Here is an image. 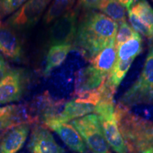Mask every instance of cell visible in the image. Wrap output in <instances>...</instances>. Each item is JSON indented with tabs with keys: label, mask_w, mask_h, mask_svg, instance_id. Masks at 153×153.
<instances>
[{
	"label": "cell",
	"mask_w": 153,
	"mask_h": 153,
	"mask_svg": "<svg viewBox=\"0 0 153 153\" xmlns=\"http://www.w3.org/2000/svg\"><path fill=\"white\" fill-rule=\"evenodd\" d=\"M28 0H0V19L8 18L19 10Z\"/></svg>",
	"instance_id": "cell-23"
},
{
	"label": "cell",
	"mask_w": 153,
	"mask_h": 153,
	"mask_svg": "<svg viewBox=\"0 0 153 153\" xmlns=\"http://www.w3.org/2000/svg\"><path fill=\"white\" fill-rule=\"evenodd\" d=\"M118 104L126 108L153 105V43L150 42L143 70L138 78L123 94Z\"/></svg>",
	"instance_id": "cell-3"
},
{
	"label": "cell",
	"mask_w": 153,
	"mask_h": 153,
	"mask_svg": "<svg viewBox=\"0 0 153 153\" xmlns=\"http://www.w3.org/2000/svg\"><path fill=\"white\" fill-rule=\"evenodd\" d=\"M119 24V28L116 34V43H115L116 49H118L126 41H128L130 38H131L137 33L133 27L128 24L127 22L120 23Z\"/></svg>",
	"instance_id": "cell-25"
},
{
	"label": "cell",
	"mask_w": 153,
	"mask_h": 153,
	"mask_svg": "<svg viewBox=\"0 0 153 153\" xmlns=\"http://www.w3.org/2000/svg\"><path fill=\"white\" fill-rule=\"evenodd\" d=\"M99 9L116 23L126 22L125 7L117 0H103Z\"/></svg>",
	"instance_id": "cell-20"
},
{
	"label": "cell",
	"mask_w": 153,
	"mask_h": 153,
	"mask_svg": "<svg viewBox=\"0 0 153 153\" xmlns=\"http://www.w3.org/2000/svg\"><path fill=\"white\" fill-rule=\"evenodd\" d=\"M30 75L24 68H11L0 82V105L16 102L22 99L29 83Z\"/></svg>",
	"instance_id": "cell-7"
},
{
	"label": "cell",
	"mask_w": 153,
	"mask_h": 153,
	"mask_svg": "<svg viewBox=\"0 0 153 153\" xmlns=\"http://www.w3.org/2000/svg\"><path fill=\"white\" fill-rule=\"evenodd\" d=\"M76 0H53L45 14L43 22L45 24H53L56 19L73 9Z\"/></svg>",
	"instance_id": "cell-19"
},
{
	"label": "cell",
	"mask_w": 153,
	"mask_h": 153,
	"mask_svg": "<svg viewBox=\"0 0 153 153\" xmlns=\"http://www.w3.org/2000/svg\"><path fill=\"white\" fill-rule=\"evenodd\" d=\"M1 135H0V138H1Z\"/></svg>",
	"instance_id": "cell-29"
},
{
	"label": "cell",
	"mask_w": 153,
	"mask_h": 153,
	"mask_svg": "<svg viewBox=\"0 0 153 153\" xmlns=\"http://www.w3.org/2000/svg\"><path fill=\"white\" fill-rule=\"evenodd\" d=\"M79 11L80 8L76 5L53 23L48 32L51 45H72L77 30Z\"/></svg>",
	"instance_id": "cell-8"
},
{
	"label": "cell",
	"mask_w": 153,
	"mask_h": 153,
	"mask_svg": "<svg viewBox=\"0 0 153 153\" xmlns=\"http://www.w3.org/2000/svg\"><path fill=\"white\" fill-rule=\"evenodd\" d=\"M0 53L15 62H22L24 57L22 42L16 31L0 19Z\"/></svg>",
	"instance_id": "cell-11"
},
{
	"label": "cell",
	"mask_w": 153,
	"mask_h": 153,
	"mask_svg": "<svg viewBox=\"0 0 153 153\" xmlns=\"http://www.w3.org/2000/svg\"><path fill=\"white\" fill-rule=\"evenodd\" d=\"M53 0H28L14 14L8 17L6 23L13 29L24 32L31 29L45 14Z\"/></svg>",
	"instance_id": "cell-6"
},
{
	"label": "cell",
	"mask_w": 153,
	"mask_h": 153,
	"mask_svg": "<svg viewBox=\"0 0 153 153\" xmlns=\"http://www.w3.org/2000/svg\"><path fill=\"white\" fill-rule=\"evenodd\" d=\"M152 1H153V0H152Z\"/></svg>",
	"instance_id": "cell-31"
},
{
	"label": "cell",
	"mask_w": 153,
	"mask_h": 153,
	"mask_svg": "<svg viewBox=\"0 0 153 153\" xmlns=\"http://www.w3.org/2000/svg\"><path fill=\"white\" fill-rule=\"evenodd\" d=\"M48 128L55 131L63 143L70 150L78 153H88V148L78 131L74 126L69 123H45Z\"/></svg>",
	"instance_id": "cell-14"
},
{
	"label": "cell",
	"mask_w": 153,
	"mask_h": 153,
	"mask_svg": "<svg viewBox=\"0 0 153 153\" xmlns=\"http://www.w3.org/2000/svg\"><path fill=\"white\" fill-rule=\"evenodd\" d=\"M10 70L11 68L6 60L5 57L0 53V82L5 77Z\"/></svg>",
	"instance_id": "cell-27"
},
{
	"label": "cell",
	"mask_w": 153,
	"mask_h": 153,
	"mask_svg": "<svg viewBox=\"0 0 153 153\" xmlns=\"http://www.w3.org/2000/svg\"><path fill=\"white\" fill-rule=\"evenodd\" d=\"M27 148L30 153H65L47 127L36 125L30 132Z\"/></svg>",
	"instance_id": "cell-10"
},
{
	"label": "cell",
	"mask_w": 153,
	"mask_h": 153,
	"mask_svg": "<svg viewBox=\"0 0 153 153\" xmlns=\"http://www.w3.org/2000/svg\"><path fill=\"white\" fill-rule=\"evenodd\" d=\"M108 153H109V152H108Z\"/></svg>",
	"instance_id": "cell-30"
},
{
	"label": "cell",
	"mask_w": 153,
	"mask_h": 153,
	"mask_svg": "<svg viewBox=\"0 0 153 153\" xmlns=\"http://www.w3.org/2000/svg\"><path fill=\"white\" fill-rule=\"evenodd\" d=\"M114 101H103L96 106L103 133L107 143L117 153H131L126 144L115 115Z\"/></svg>",
	"instance_id": "cell-4"
},
{
	"label": "cell",
	"mask_w": 153,
	"mask_h": 153,
	"mask_svg": "<svg viewBox=\"0 0 153 153\" xmlns=\"http://www.w3.org/2000/svg\"><path fill=\"white\" fill-rule=\"evenodd\" d=\"M103 0H78L77 5L80 9L84 11L99 9Z\"/></svg>",
	"instance_id": "cell-26"
},
{
	"label": "cell",
	"mask_w": 153,
	"mask_h": 153,
	"mask_svg": "<svg viewBox=\"0 0 153 153\" xmlns=\"http://www.w3.org/2000/svg\"><path fill=\"white\" fill-rule=\"evenodd\" d=\"M134 61L133 59L128 60H116L114 68L107 77L106 81L115 91L117 90L118 86L124 79L131 65Z\"/></svg>",
	"instance_id": "cell-21"
},
{
	"label": "cell",
	"mask_w": 153,
	"mask_h": 153,
	"mask_svg": "<svg viewBox=\"0 0 153 153\" xmlns=\"http://www.w3.org/2000/svg\"><path fill=\"white\" fill-rule=\"evenodd\" d=\"M108 76L90 65L79 70L76 73L74 95L80 99L97 91L104 85Z\"/></svg>",
	"instance_id": "cell-9"
},
{
	"label": "cell",
	"mask_w": 153,
	"mask_h": 153,
	"mask_svg": "<svg viewBox=\"0 0 153 153\" xmlns=\"http://www.w3.org/2000/svg\"><path fill=\"white\" fill-rule=\"evenodd\" d=\"M30 124L25 123L4 132L0 138V153H18L26 143Z\"/></svg>",
	"instance_id": "cell-12"
},
{
	"label": "cell",
	"mask_w": 153,
	"mask_h": 153,
	"mask_svg": "<svg viewBox=\"0 0 153 153\" xmlns=\"http://www.w3.org/2000/svg\"><path fill=\"white\" fill-rule=\"evenodd\" d=\"M130 11L150 28L153 35V8L147 0H136Z\"/></svg>",
	"instance_id": "cell-22"
},
{
	"label": "cell",
	"mask_w": 153,
	"mask_h": 153,
	"mask_svg": "<svg viewBox=\"0 0 153 153\" xmlns=\"http://www.w3.org/2000/svg\"><path fill=\"white\" fill-rule=\"evenodd\" d=\"M115 115L120 132L131 153H153V121L118 104Z\"/></svg>",
	"instance_id": "cell-2"
},
{
	"label": "cell",
	"mask_w": 153,
	"mask_h": 153,
	"mask_svg": "<svg viewBox=\"0 0 153 153\" xmlns=\"http://www.w3.org/2000/svg\"><path fill=\"white\" fill-rule=\"evenodd\" d=\"M96 106L87 103L79 102L75 99L69 101L64 105L62 111L59 112L54 117L43 120L44 124L49 122L59 123H70L72 120L95 113Z\"/></svg>",
	"instance_id": "cell-15"
},
{
	"label": "cell",
	"mask_w": 153,
	"mask_h": 153,
	"mask_svg": "<svg viewBox=\"0 0 153 153\" xmlns=\"http://www.w3.org/2000/svg\"><path fill=\"white\" fill-rule=\"evenodd\" d=\"M34 121L35 119L30 116L23 105L7 104L0 106V133L20 124H30Z\"/></svg>",
	"instance_id": "cell-13"
},
{
	"label": "cell",
	"mask_w": 153,
	"mask_h": 153,
	"mask_svg": "<svg viewBox=\"0 0 153 153\" xmlns=\"http://www.w3.org/2000/svg\"><path fill=\"white\" fill-rule=\"evenodd\" d=\"M118 25L103 13L84 11L79 19L72 48L91 61L105 48L116 43Z\"/></svg>",
	"instance_id": "cell-1"
},
{
	"label": "cell",
	"mask_w": 153,
	"mask_h": 153,
	"mask_svg": "<svg viewBox=\"0 0 153 153\" xmlns=\"http://www.w3.org/2000/svg\"><path fill=\"white\" fill-rule=\"evenodd\" d=\"M117 60V49L115 43L111 44L101 51L90 61L91 65L108 76Z\"/></svg>",
	"instance_id": "cell-17"
},
{
	"label": "cell",
	"mask_w": 153,
	"mask_h": 153,
	"mask_svg": "<svg viewBox=\"0 0 153 153\" xmlns=\"http://www.w3.org/2000/svg\"><path fill=\"white\" fill-rule=\"evenodd\" d=\"M128 14L130 23L131 24L133 29L148 38L150 42L153 43V35L150 28L130 10L128 11Z\"/></svg>",
	"instance_id": "cell-24"
},
{
	"label": "cell",
	"mask_w": 153,
	"mask_h": 153,
	"mask_svg": "<svg viewBox=\"0 0 153 153\" xmlns=\"http://www.w3.org/2000/svg\"><path fill=\"white\" fill-rule=\"evenodd\" d=\"M70 123L78 131L91 152H108L109 145L104 137L98 115L88 114L72 120Z\"/></svg>",
	"instance_id": "cell-5"
},
{
	"label": "cell",
	"mask_w": 153,
	"mask_h": 153,
	"mask_svg": "<svg viewBox=\"0 0 153 153\" xmlns=\"http://www.w3.org/2000/svg\"><path fill=\"white\" fill-rule=\"evenodd\" d=\"M117 1L120 4L123 5L127 9V11H128L131 9V7H133L134 4H135V1H136V0H117Z\"/></svg>",
	"instance_id": "cell-28"
},
{
	"label": "cell",
	"mask_w": 153,
	"mask_h": 153,
	"mask_svg": "<svg viewBox=\"0 0 153 153\" xmlns=\"http://www.w3.org/2000/svg\"><path fill=\"white\" fill-rule=\"evenodd\" d=\"M72 50V45L71 44L51 45L46 56L45 67L43 70L44 75L49 76L55 69L60 66Z\"/></svg>",
	"instance_id": "cell-16"
},
{
	"label": "cell",
	"mask_w": 153,
	"mask_h": 153,
	"mask_svg": "<svg viewBox=\"0 0 153 153\" xmlns=\"http://www.w3.org/2000/svg\"><path fill=\"white\" fill-rule=\"evenodd\" d=\"M144 43L142 36L137 32L128 41L117 49V60H128L135 58L143 53Z\"/></svg>",
	"instance_id": "cell-18"
}]
</instances>
